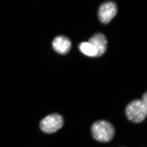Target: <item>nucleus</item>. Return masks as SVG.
<instances>
[{
    "mask_svg": "<svg viewBox=\"0 0 147 147\" xmlns=\"http://www.w3.org/2000/svg\"><path fill=\"white\" fill-rule=\"evenodd\" d=\"M96 50L97 57L102 55L107 48V40L105 36L101 33H96L90 38L89 41Z\"/></svg>",
    "mask_w": 147,
    "mask_h": 147,
    "instance_id": "5",
    "label": "nucleus"
},
{
    "mask_svg": "<svg viewBox=\"0 0 147 147\" xmlns=\"http://www.w3.org/2000/svg\"><path fill=\"white\" fill-rule=\"evenodd\" d=\"M125 113L129 121L136 123H140L147 116V104L142 100H134L127 106Z\"/></svg>",
    "mask_w": 147,
    "mask_h": 147,
    "instance_id": "2",
    "label": "nucleus"
},
{
    "mask_svg": "<svg viewBox=\"0 0 147 147\" xmlns=\"http://www.w3.org/2000/svg\"><path fill=\"white\" fill-rule=\"evenodd\" d=\"M64 124L63 118L57 113L47 115L40 121L39 127L40 130L46 134H52L61 129Z\"/></svg>",
    "mask_w": 147,
    "mask_h": 147,
    "instance_id": "3",
    "label": "nucleus"
},
{
    "mask_svg": "<svg viewBox=\"0 0 147 147\" xmlns=\"http://www.w3.org/2000/svg\"><path fill=\"white\" fill-rule=\"evenodd\" d=\"M53 48L57 53L61 54L68 53L71 49V40L63 36H57L53 40Z\"/></svg>",
    "mask_w": 147,
    "mask_h": 147,
    "instance_id": "6",
    "label": "nucleus"
},
{
    "mask_svg": "<svg viewBox=\"0 0 147 147\" xmlns=\"http://www.w3.org/2000/svg\"><path fill=\"white\" fill-rule=\"evenodd\" d=\"M117 12V7L113 1H107L101 4L98 9V17L101 22L108 24L114 18Z\"/></svg>",
    "mask_w": 147,
    "mask_h": 147,
    "instance_id": "4",
    "label": "nucleus"
},
{
    "mask_svg": "<svg viewBox=\"0 0 147 147\" xmlns=\"http://www.w3.org/2000/svg\"><path fill=\"white\" fill-rule=\"evenodd\" d=\"M80 50L82 53L89 57H97V53L91 43L88 42H83L80 45Z\"/></svg>",
    "mask_w": 147,
    "mask_h": 147,
    "instance_id": "7",
    "label": "nucleus"
},
{
    "mask_svg": "<svg viewBox=\"0 0 147 147\" xmlns=\"http://www.w3.org/2000/svg\"><path fill=\"white\" fill-rule=\"evenodd\" d=\"M92 135L98 142H107L114 137V127L110 122L105 121H98L92 125Z\"/></svg>",
    "mask_w": 147,
    "mask_h": 147,
    "instance_id": "1",
    "label": "nucleus"
},
{
    "mask_svg": "<svg viewBox=\"0 0 147 147\" xmlns=\"http://www.w3.org/2000/svg\"><path fill=\"white\" fill-rule=\"evenodd\" d=\"M142 101L144 102L145 103L147 104V93H145L143 95L142 98Z\"/></svg>",
    "mask_w": 147,
    "mask_h": 147,
    "instance_id": "8",
    "label": "nucleus"
}]
</instances>
